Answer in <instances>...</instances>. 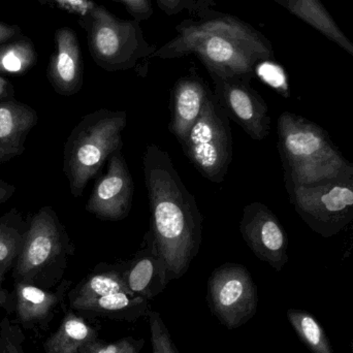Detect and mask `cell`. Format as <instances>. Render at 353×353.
Returning a JSON list of instances; mask_svg holds the SVG:
<instances>
[{"mask_svg":"<svg viewBox=\"0 0 353 353\" xmlns=\"http://www.w3.org/2000/svg\"><path fill=\"white\" fill-rule=\"evenodd\" d=\"M143 168L150 205V230L172 281L187 273L199 252L203 216L167 151L148 145Z\"/></svg>","mask_w":353,"mask_h":353,"instance_id":"cell-1","label":"cell"},{"mask_svg":"<svg viewBox=\"0 0 353 353\" xmlns=\"http://www.w3.org/2000/svg\"><path fill=\"white\" fill-rule=\"evenodd\" d=\"M175 37L157 49L161 59L194 55L209 74L253 77L255 68L274 57L271 41L239 17L212 10L201 19H186L176 26Z\"/></svg>","mask_w":353,"mask_h":353,"instance_id":"cell-2","label":"cell"},{"mask_svg":"<svg viewBox=\"0 0 353 353\" xmlns=\"http://www.w3.org/2000/svg\"><path fill=\"white\" fill-rule=\"evenodd\" d=\"M278 150L285 185H311L332 178L350 163L323 128L303 116L278 118Z\"/></svg>","mask_w":353,"mask_h":353,"instance_id":"cell-3","label":"cell"},{"mask_svg":"<svg viewBox=\"0 0 353 353\" xmlns=\"http://www.w3.org/2000/svg\"><path fill=\"white\" fill-rule=\"evenodd\" d=\"M126 125L125 111L101 109L87 114L72 130L64 146L63 171L72 196H82L105 161L121 151Z\"/></svg>","mask_w":353,"mask_h":353,"instance_id":"cell-4","label":"cell"},{"mask_svg":"<svg viewBox=\"0 0 353 353\" xmlns=\"http://www.w3.org/2000/svg\"><path fill=\"white\" fill-rule=\"evenodd\" d=\"M79 24L86 31L89 52L99 68L107 72L137 70L146 74L157 48L146 41L140 22L122 20L105 6L89 1L79 16Z\"/></svg>","mask_w":353,"mask_h":353,"instance_id":"cell-5","label":"cell"},{"mask_svg":"<svg viewBox=\"0 0 353 353\" xmlns=\"http://www.w3.org/2000/svg\"><path fill=\"white\" fill-rule=\"evenodd\" d=\"M74 246L53 208H41L28 223L24 242L12 270L14 282L49 290L62 281Z\"/></svg>","mask_w":353,"mask_h":353,"instance_id":"cell-6","label":"cell"},{"mask_svg":"<svg viewBox=\"0 0 353 353\" xmlns=\"http://www.w3.org/2000/svg\"><path fill=\"white\" fill-rule=\"evenodd\" d=\"M285 187L301 219L319 236L332 238L352 221L353 163L321 182Z\"/></svg>","mask_w":353,"mask_h":353,"instance_id":"cell-7","label":"cell"},{"mask_svg":"<svg viewBox=\"0 0 353 353\" xmlns=\"http://www.w3.org/2000/svg\"><path fill=\"white\" fill-rule=\"evenodd\" d=\"M183 151L205 179L219 184L225 180L232 161L230 118L214 92L205 101L201 115L182 144Z\"/></svg>","mask_w":353,"mask_h":353,"instance_id":"cell-8","label":"cell"},{"mask_svg":"<svg viewBox=\"0 0 353 353\" xmlns=\"http://www.w3.org/2000/svg\"><path fill=\"white\" fill-rule=\"evenodd\" d=\"M207 300L220 323L236 330L256 314L259 292L246 267L228 263L212 272L208 280Z\"/></svg>","mask_w":353,"mask_h":353,"instance_id":"cell-9","label":"cell"},{"mask_svg":"<svg viewBox=\"0 0 353 353\" xmlns=\"http://www.w3.org/2000/svg\"><path fill=\"white\" fill-rule=\"evenodd\" d=\"M209 74L213 81L214 95L228 118L236 121L252 140L267 138L271 130L269 107L251 86L252 77Z\"/></svg>","mask_w":353,"mask_h":353,"instance_id":"cell-10","label":"cell"},{"mask_svg":"<svg viewBox=\"0 0 353 353\" xmlns=\"http://www.w3.org/2000/svg\"><path fill=\"white\" fill-rule=\"evenodd\" d=\"M241 236L257 259L281 272L288 261V239L277 216L259 201L243 209Z\"/></svg>","mask_w":353,"mask_h":353,"instance_id":"cell-11","label":"cell"},{"mask_svg":"<svg viewBox=\"0 0 353 353\" xmlns=\"http://www.w3.org/2000/svg\"><path fill=\"white\" fill-rule=\"evenodd\" d=\"M134 181L121 151L108 161L107 172L97 180L86 205L87 212L105 221H119L130 214Z\"/></svg>","mask_w":353,"mask_h":353,"instance_id":"cell-12","label":"cell"},{"mask_svg":"<svg viewBox=\"0 0 353 353\" xmlns=\"http://www.w3.org/2000/svg\"><path fill=\"white\" fill-rule=\"evenodd\" d=\"M120 273L128 290L134 296L151 301L165 290L170 282L167 263L149 230L140 250L128 261H120Z\"/></svg>","mask_w":353,"mask_h":353,"instance_id":"cell-13","label":"cell"},{"mask_svg":"<svg viewBox=\"0 0 353 353\" xmlns=\"http://www.w3.org/2000/svg\"><path fill=\"white\" fill-rule=\"evenodd\" d=\"M72 284L70 280H62L52 292L33 284L14 282V311L17 323L23 330L46 331Z\"/></svg>","mask_w":353,"mask_h":353,"instance_id":"cell-14","label":"cell"},{"mask_svg":"<svg viewBox=\"0 0 353 353\" xmlns=\"http://www.w3.org/2000/svg\"><path fill=\"white\" fill-rule=\"evenodd\" d=\"M55 50L48 66L47 76L58 94L70 97L82 89L84 66L78 35L70 27L57 29Z\"/></svg>","mask_w":353,"mask_h":353,"instance_id":"cell-15","label":"cell"},{"mask_svg":"<svg viewBox=\"0 0 353 353\" xmlns=\"http://www.w3.org/2000/svg\"><path fill=\"white\" fill-rule=\"evenodd\" d=\"M212 91L197 74L181 77L172 89L171 123L169 130L182 145L201 115Z\"/></svg>","mask_w":353,"mask_h":353,"instance_id":"cell-16","label":"cell"},{"mask_svg":"<svg viewBox=\"0 0 353 353\" xmlns=\"http://www.w3.org/2000/svg\"><path fill=\"white\" fill-rule=\"evenodd\" d=\"M70 308L83 316L101 317L126 323H136L139 319L148 316L150 312L148 300L124 292L76 303L70 305Z\"/></svg>","mask_w":353,"mask_h":353,"instance_id":"cell-17","label":"cell"},{"mask_svg":"<svg viewBox=\"0 0 353 353\" xmlns=\"http://www.w3.org/2000/svg\"><path fill=\"white\" fill-rule=\"evenodd\" d=\"M27 228L28 223L17 209L0 217V308L8 311V314L14 311V301L10 292L3 288V282L18 259Z\"/></svg>","mask_w":353,"mask_h":353,"instance_id":"cell-18","label":"cell"},{"mask_svg":"<svg viewBox=\"0 0 353 353\" xmlns=\"http://www.w3.org/2000/svg\"><path fill=\"white\" fill-rule=\"evenodd\" d=\"M290 14L310 25L353 58V41L340 28L321 0H274Z\"/></svg>","mask_w":353,"mask_h":353,"instance_id":"cell-19","label":"cell"},{"mask_svg":"<svg viewBox=\"0 0 353 353\" xmlns=\"http://www.w3.org/2000/svg\"><path fill=\"white\" fill-rule=\"evenodd\" d=\"M39 121L37 112L17 101H0V144L22 154L29 132Z\"/></svg>","mask_w":353,"mask_h":353,"instance_id":"cell-20","label":"cell"},{"mask_svg":"<svg viewBox=\"0 0 353 353\" xmlns=\"http://www.w3.org/2000/svg\"><path fill=\"white\" fill-rule=\"evenodd\" d=\"M99 338V329L70 309L58 329L46 340L43 350L45 353H78L83 346Z\"/></svg>","mask_w":353,"mask_h":353,"instance_id":"cell-21","label":"cell"},{"mask_svg":"<svg viewBox=\"0 0 353 353\" xmlns=\"http://www.w3.org/2000/svg\"><path fill=\"white\" fill-rule=\"evenodd\" d=\"M120 292L132 294L124 284L118 263L113 265L99 263L78 285L70 290L68 304H76Z\"/></svg>","mask_w":353,"mask_h":353,"instance_id":"cell-22","label":"cell"},{"mask_svg":"<svg viewBox=\"0 0 353 353\" xmlns=\"http://www.w3.org/2000/svg\"><path fill=\"white\" fill-rule=\"evenodd\" d=\"M286 316L301 341L311 353H334L325 330L311 313L300 309H290Z\"/></svg>","mask_w":353,"mask_h":353,"instance_id":"cell-23","label":"cell"},{"mask_svg":"<svg viewBox=\"0 0 353 353\" xmlns=\"http://www.w3.org/2000/svg\"><path fill=\"white\" fill-rule=\"evenodd\" d=\"M37 61L34 43L25 35L0 45V74H24Z\"/></svg>","mask_w":353,"mask_h":353,"instance_id":"cell-24","label":"cell"},{"mask_svg":"<svg viewBox=\"0 0 353 353\" xmlns=\"http://www.w3.org/2000/svg\"><path fill=\"white\" fill-rule=\"evenodd\" d=\"M157 3L167 16H175L186 10L195 19L203 18L216 6L215 0H157Z\"/></svg>","mask_w":353,"mask_h":353,"instance_id":"cell-25","label":"cell"},{"mask_svg":"<svg viewBox=\"0 0 353 353\" xmlns=\"http://www.w3.org/2000/svg\"><path fill=\"white\" fill-rule=\"evenodd\" d=\"M144 345L143 338L124 337L113 342L99 338L83 346L78 353H141Z\"/></svg>","mask_w":353,"mask_h":353,"instance_id":"cell-26","label":"cell"},{"mask_svg":"<svg viewBox=\"0 0 353 353\" xmlns=\"http://www.w3.org/2000/svg\"><path fill=\"white\" fill-rule=\"evenodd\" d=\"M147 317L150 325L152 353H180L161 313L150 311Z\"/></svg>","mask_w":353,"mask_h":353,"instance_id":"cell-27","label":"cell"},{"mask_svg":"<svg viewBox=\"0 0 353 353\" xmlns=\"http://www.w3.org/2000/svg\"><path fill=\"white\" fill-rule=\"evenodd\" d=\"M22 327L8 316L0 321V353H25Z\"/></svg>","mask_w":353,"mask_h":353,"instance_id":"cell-28","label":"cell"},{"mask_svg":"<svg viewBox=\"0 0 353 353\" xmlns=\"http://www.w3.org/2000/svg\"><path fill=\"white\" fill-rule=\"evenodd\" d=\"M123 4L128 14L138 22L148 20L152 17L153 8L151 0H113Z\"/></svg>","mask_w":353,"mask_h":353,"instance_id":"cell-29","label":"cell"},{"mask_svg":"<svg viewBox=\"0 0 353 353\" xmlns=\"http://www.w3.org/2000/svg\"><path fill=\"white\" fill-rule=\"evenodd\" d=\"M50 1L56 2L60 8L81 16L86 10L89 0H50Z\"/></svg>","mask_w":353,"mask_h":353,"instance_id":"cell-30","label":"cell"},{"mask_svg":"<svg viewBox=\"0 0 353 353\" xmlns=\"http://www.w3.org/2000/svg\"><path fill=\"white\" fill-rule=\"evenodd\" d=\"M20 35H22V31L18 25L8 24L0 21V45L8 43Z\"/></svg>","mask_w":353,"mask_h":353,"instance_id":"cell-31","label":"cell"},{"mask_svg":"<svg viewBox=\"0 0 353 353\" xmlns=\"http://www.w3.org/2000/svg\"><path fill=\"white\" fill-rule=\"evenodd\" d=\"M14 185L0 179V205L6 203L16 192Z\"/></svg>","mask_w":353,"mask_h":353,"instance_id":"cell-32","label":"cell"},{"mask_svg":"<svg viewBox=\"0 0 353 353\" xmlns=\"http://www.w3.org/2000/svg\"><path fill=\"white\" fill-rule=\"evenodd\" d=\"M18 152L12 150V149L8 148V147L3 146L0 144V163H4V161H10L12 157H18Z\"/></svg>","mask_w":353,"mask_h":353,"instance_id":"cell-33","label":"cell"},{"mask_svg":"<svg viewBox=\"0 0 353 353\" xmlns=\"http://www.w3.org/2000/svg\"><path fill=\"white\" fill-rule=\"evenodd\" d=\"M12 93V86L8 80L0 77V99L8 97Z\"/></svg>","mask_w":353,"mask_h":353,"instance_id":"cell-34","label":"cell"},{"mask_svg":"<svg viewBox=\"0 0 353 353\" xmlns=\"http://www.w3.org/2000/svg\"><path fill=\"white\" fill-rule=\"evenodd\" d=\"M37 1L41 2L43 4H47L49 3L50 0H37Z\"/></svg>","mask_w":353,"mask_h":353,"instance_id":"cell-35","label":"cell"},{"mask_svg":"<svg viewBox=\"0 0 353 353\" xmlns=\"http://www.w3.org/2000/svg\"><path fill=\"white\" fill-rule=\"evenodd\" d=\"M350 348H352V352L353 353V339L352 340V342H350Z\"/></svg>","mask_w":353,"mask_h":353,"instance_id":"cell-36","label":"cell"}]
</instances>
